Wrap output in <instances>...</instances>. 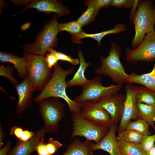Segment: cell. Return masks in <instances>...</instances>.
Returning a JSON list of instances; mask_svg holds the SVG:
<instances>
[{
  "instance_id": "1",
  "label": "cell",
  "mask_w": 155,
  "mask_h": 155,
  "mask_svg": "<svg viewBox=\"0 0 155 155\" xmlns=\"http://www.w3.org/2000/svg\"><path fill=\"white\" fill-rule=\"evenodd\" d=\"M73 71L72 67H70L65 70L57 63L54 66L53 72L50 80L40 93L33 99V101L37 102L50 97L61 98L67 104L71 113H81V104L70 98L66 92V88L68 87L65 81L66 77Z\"/></svg>"
},
{
  "instance_id": "2",
  "label": "cell",
  "mask_w": 155,
  "mask_h": 155,
  "mask_svg": "<svg viewBox=\"0 0 155 155\" xmlns=\"http://www.w3.org/2000/svg\"><path fill=\"white\" fill-rule=\"evenodd\" d=\"M131 20L135 29L131 45L136 48L143 41L146 34L155 29V7L151 1H140Z\"/></svg>"
},
{
  "instance_id": "3",
  "label": "cell",
  "mask_w": 155,
  "mask_h": 155,
  "mask_svg": "<svg viewBox=\"0 0 155 155\" xmlns=\"http://www.w3.org/2000/svg\"><path fill=\"white\" fill-rule=\"evenodd\" d=\"M46 133L55 134L59 131V122L65 117V105L58 98L50 97L36 102Z\"/></svg>"
},
{
  "instance_id": "4",
  "label": "cell",
  "mask_w": 155,
  "mask_h": 155,
  "mask_svg": "<svg viewBox=\"0 0 155 155\" xmlns=\"http://www.w3.org/2000/svg\"><path fill=\"white\" fill-rule=\"evenodd\" d=\"M121 54L120 48L115 43H113L108 56L104 58L100 56L101 65L95 69L96 73L108 76L117 84L127 83L129 74L121 62Z\"/></svg>"
},
{
  "instance_id": "5",
  "label": "cell",
  "mask_w": 155,
  "mask_h": 155,
  "mask_svg": "<svg viewBox=\"0 0 155 155\" xmlns=\"http://www.w3.org/2000/svg\"><path fill=\"white\" fill-rule=\"evenodd\" d=\"M27 61L28 76L34 90L42 91L51 78L53 73L48 67L45 57L24 52Z\"/></svg>"
},
{
  "instance_id": "6",
  "label": "cell",
  "mask_w": 155,
  "mask_h": 155,
  "mask_svg": "<svg viewBox=\"0 0 155 155\" xmlns=\"http://www.w3.org/2000/svg\"><path fill=\"white\" fill-rule=\"evenodd\" d=\"M59 24L57 16L54 15L44 26L34 42L24 44L23 50L24 52L44 56L49 49L56 46L57 35L59 32Z\"/></svg>"
},
{
  "instance_id": "7",
  "label": "cell",
  "mask_w": 155,
  "mask_h": 155,
  "mask_svg": "<svg viewBox=\"0 0 155 155\" xmlns=\"http://www.w3.org/2000/svg\"><path fill=\"white\" fill-rule=\"evenodd\" d=\"M71 119L73 128L71 140L79 136L96 143L100 141L108 131V128L96 125L86 120L81 113H72Z\"/></svg>"
},
{
  "instance_id": "8",
  "label": "cell",
  "mask_w": 155,
  "mask_h": 155,
  "mask_svg": "<svg viewBox=\"0 0 155 155\" xmlns=\"http://www.w3.org/2000/svg\"><path fill=\"white\" fill-rule=\"evenodd\" d=\"M101 77L96 76L82 86V93L73 100L80 104L86 102H96L103 97L118 93L121 89L122 84H119L103 86L101 83Z\"/></svg>"
},
{
  "instance_id": "9",
  "label": "cell",
  "mask_w": 155,
  "mask_h": 155,
  "mask_svg": "<svg viewBox=\"0 0 155 155\" xmlns=\"http://www.w3.org/2000/svg\"><path fill=\"white\" fill-rule=\"evenodd\" d=\"M126 60L133 63L155 61V29L145 35L135 49H126Z\"/></svg>"
},
{
  "instance_id": "10",
  "label": "cell",
  "mask_w": 155,
  "mask_h": 155,
  "mask_svg": "<svg viewBox=\"0 0 155 155\" xmlns=\"http://www.w3.org/2000/svg\"><path fill=\"white\" fill-rule=\"evenodd\" d=\"M81 104V114L90 122L108 128L115 124L109 114L96 102H86Z\"/></svg>"
},
{
  "instance_id": "11",
  "label": "cell",
  "mask_w": 155,
  "mask_h": 155,
  "mask_svg": "<svg viewBox=\"0 0 155 155\" xmlns=\"http://www.w3.org/2000/svg\"><path fill=\"white\" fill-rule=\"evenodd\" d=\"M137 87L128 83L125 86L126 97L123 114L117 129L118 132L124 130L126 124L131 119L139 118L135 97Z\"/></svg>"
},
{
  "instance_id": "12",
  "label": "cell",
  "mask_w": 155,
  "mask_h": 155,
  "mask_svg": "<svg viewBox=\"0 0 155 155\" xmlns=\"http://www.w3.org/2000/svg\"><path fill=\"white\" fill-rule=\"evenodd\" d=\"M126 95L117 93L103 97L96 102L109 114L115 124L120 121L123 113Z\"/></svg>"
},
{
  "instance_id": "13",
  "label": "cell",
  "mask_w": 155,
  "mask_h": 155,
  "mask_svg": "<svg viewBox=\"0 0 155 155\" xmlns=\"http://www.w3.org/2000/svg\"><path fill=\"white\" fill-rule=\"evenodd\" d=\"M23 4L26 5L22 11L28 8H35L45 13H55L58 17L68 14L69 10L59 2L55 0H24Z\"/></svg>"
},
{
  "instance_id": "14",
  "label": "cell",
  "mask_w": 155,
  "mask_h": 155,
  "mask_svg": "<svg viewBox=\"0 0 155 155\" xmlns=\"http://www.w3.org/2000/svg\"><path fill=\"white\" fill-rule=\"evenodd\" d=\"M14 86L18 96L16 112L17 114H19L31 106L32 95L34 90L28 76L25 79Z\"/></svg>"
},
{
  "instance_id": "15",
  "label": "cell",
  "mask_w": 155,
  "mask_h": 155,
  "mask_svg": "<svg viewBox=\"0 0 155 155\" xmlns=\"http://www.w3.org/2000/svg\"><path fill=\"white\" fill-rule=\"evenodd\" d=\"M117 128V124L111 126L106 135L100 141L95 144L92 143L91 150L93 152L98 150H102L108 152L110 155H120L115 135Z\"/></svg>"
},
{
  "instance_id": "16",
  "label": "cell",
  "mask_w": 155,
  "mask_h": 155,
  "mask_svg": "<svg viewBox=\"0 0 155 155\" xmlns=\"http://www.w3.org/2000/svg\"><path fill=\"white\" fill-rule=\"evenodd\" d=\"M46 133L42 128L36 130L34 136L28 141L24 142L18 140L15 146L9 152V155H30Z\"/></svg>"
},
{
  "instance_id": "17",
  "label": "cell",
  "mask_w": 155,
  "mask_h": 155,
  "mask_svg": "<svg viewBox=\"0 0 155 155\" xmlns=\"http://www.w3.org/2000/svg\"><path fill=\"white\" fill-rule=\"evenodd\" d=\"M0 61L3 63L10 62L13 64L19 77L23 80L28 75L27 61L24 57H20L11 53L4 52H0Z\"/></svg>"
},
{
  "instance_id": "18",
  "label": "cell",
  "mask_w": 155,
  "mask_h": 155,
  "mask_svg": "<svg viewBox=\"0 0 155 155\" xmlns=\"http://www.w3.org/2000/svg\"><path fill=\"white\" fill-rule=\"evenodd\" d=\"M78 55L80 65L73 78L66 82L68 87L75 86H79L82 87L90 81L86 78L85 72L87 68L90 65L91 63L86 61L80 49L78 51Z\"/></svg>"
},
{
  "instance_id": "19",
  "label": "cell",
  "mask_w": 155,
  "mask_h": 155,
  "mask_svg": "<svg viewBox=\"0 0 155 155\" xmlns=\"http://www.w3.org/2000/svg\"><path fill=\"white\" fill-rule=\"evenodd\" d=\"M92 143L87 140L82 142L80 138H75L62 155H93L90 148Z\"/></svg>"
},
{
  "instance_id": "20",
  "label": "cell",
  "mask_w": 155,
  "mask_h": 155,
  "mask_svg": "<svg viewBox=\"0 0 155 155\" xmlns=\"http://www.w3.org/2000/svg\"><path fill=\"white\" fill-rule=\"evenodd\" d=\"M126 26L123 24H119L116 25L114 28L111 29L100 32L92 34H88L83 31L73 36L72 39L75 43H80L81 39L90 38L96 41L98 45H100L102 39L105 36L111 34H118L126 30Z\"/></svg>"
},
{
  "instance_id": "21",
  "label": "cell",
  "mask_w": 155,
  "mask_h": 155,
  "mask_svg": "<svg viewBox=\"0 0 155 155\" xmlns=\"http://www.w3.org/2000/svg\"><path fill=\"white\" fill-rule=\"evenodd\" d=\"M127 83L139 84L155 91V64L149 73L138 75L133 72L129 75Z\"/></svg>"
},
{
  "instance_id": "22",
  "label": "cell",
  "mask_w": 155,
  "mask_h": 155,
  "mask_svg": "<svg viewBox=\"0 0 155 155\" xmlns=\"http://www.w3.org/2000/svg\"><path fill=\"white\" fill-rule=\"evenodd\" d=\"M120 155H146L140 144L127 142L117 137Z\"/></svg>"
},
{
  "instance_id": "23",
  "label": "cell",
  "mask_w": 155,
  "mask_h": 155,
  "mask_svg": "<svg viewBox=\"0 0 155 155\" xmlns=\"http://www.w3.org/2000/svg\"><path fill=\"white\" fill-rule=\"evenodd\" d=\"M136 106L139 118L146 121L155 130V107L137 102Z\"/></svg>"
},
{
  "instance_id": "24",
  "label": "cell",
  "mask_w": 155,
  "mask_h": 155,
  "mask_svg": "<svg viewBox=\"0 0 155 155\" xmlns=\"http://www.w3.org/2000/svg\"><path fill=\"white\" fill-rule=\"evenodd\" d=\"M137 103L155 107V91L146 87L137 86L135 95Z\"/></svg>"
},
{
  "instance_id": "25",
  "label": "cell",
  "mask_w": 155,
  "mask_h": 155,
  "mask_svg": "<svg viewBox=\"0 0 155 155\" xmlns=\"http://www.w3.org/2000/svg\"><path fill=\"white\" fill-rule=\"evenodd\" d=\"M144 135L133 129H124L119 132L118 136L124 140L131 143L140 144Z\"/></svg>"
},
{
  "instance_id": "26",
  "label": "cell",
  "mask_w": 155,
  "mask_h": 155,
  "mask_svg": "<svg viewBox=\"0 0 155 155\" xmlns=\"http://www.w3.org/2000/svg\"><path fill=\"white\" fill-rule=\"evenodd\" d=\"M148 124L144 120L139 118L134 121H130L126 124L125 129H133L141 133L144 135H150Z\"/></svg>"
},
{
  "instance_id": "27",
  "label": "cell",
  "mask_w": 155,
  "mask_h": 155,
  "mask_svg": "<svg viewBox=\"0 0 155 155\" xmlns=\"http://www.w3.org/2000/svg\"><path fill=\"white\" fill-rule=\"evenodd\" d=\"M100 9L92 6H88L86 11L78 19L77 21L82 26L87 25L94 19Z\"/></svg>"
},
{
  "instance_id": "28",
  "label": "cell",
  "mask_w": 155,
  "mask_h": 155,
  "mask_svg": "<svg viewBox=\"0 0 155 155\" xmlns=\"http://www.w3.org/2000/svg\"><path fill=\"white\" fill-rule=\"evenodd\" d=\"M82 27L77 21H73L68 23L59 24V32L66 31L74 36L82 31Z\"/></svg>"
},
{
  "instance_id": "29",
  "label": "cell",
  "mask_w": 155,
  "mask_h": 155,
  "mask_svg": "<svg viewBox=\"0 0 155 155\" xmlns=\"http://www.w3.org/2000/svg\"><path fill=\"white\" fill-rule=\"evenodd\" d=\"M15 68L10 66H0V76L4 77L7 78L14 85L19 83L18 81L13 76L12 73Z\"/></svg>"
},
{
  "instance_id": "30",
  "label": "cell",
  "mask_w": 155,
  "mask_h": 155,
  "mask_svg": "<svg viewBox=\"0 0 155 155\" xmlns=\"http://www.w3.org/2000/svg\"><path fill=\"white\" fill-rule=\"evenodd\" d=\"M48 52H52L54 53L59 60L69 62L74 65H78L80 63V61L78 59L72 58L71 56L61 52L57 51L54 50L53 48L49 49Z\"/></svg>"
},
{
  "instance_id": "31",
  "label": "cell",
  "mask_w": 155,
  "mask_h": 155,
  "mask_svg": "<svg viewBox=\"0 0 155 155\" xmlns=\"http://www.w3.org/2000/svg\"><path fill=\"white\" fill-rule=\"evenodd\" d=\"M46 147L48 152L50 155H53L63 146L59 142L55 140L51 137L49 138L48 142L46 143Z\"/></svg>"
},
{
  "instance_id": "32",
  "label": "cell",
  "mask_w": 155,
  "mask_h": 155,
  "mask_svg": "<svg viewBox=\"0 0 155 155\" xmlns=\"http://www.w3.org/2000/svg\"><path fill=\"white\" fill-rule=\"evenodd\" d=\"M155 133L152 135H144L140 143L143 150L146 152L149 150L155 144Z\"/></svg>"
},
{
  "instance_id": "33",
  "label": "cell",
  "mask_w": 155,
  "mask_h": 155,
  "mask_svg": "<svg viewBox=\"0 0 155 155\" xmlns=\"http://www.w3.org/2000/svg\"><path fill=\"white\" fill-rule=\"evenodd\" d=\"M111 0H90L85 1L87 6H92L100 9L102 8L107 7L111 6Z\"/></svg>"
},
{
  "instance_id": "34",
  "label": "cell",
  "mask_w": 155,
  "mask_h": 155,
  "mask_svg": "<svg viewBox=\"0 0 155 155\" xmlns=\"http://www.w3.org/2000/svg\"><path fill=\"white\" fill-rule=\"evenodd\" d=\"M133 0H111V6L117 8L131 7L133 5Z\"/></svg>"
},
{
  "instance_id": "35",
  "label": "cell",
  "mask_w": 155,
  "mask_h": 155,
  "mask_svg": "<svg viewBox=\"0 0 155 155\" xmlns=\"http://www.w3.org/2000/svg\"><path fill=\"white\" fill-rule=\"evenodd\" d=\"M46 62L48 67L51 69L59 61L55 55L52 52L47 53L45 57Z\"/></svg>"
},
{
  "instance_id": "36",
  "label": "cell",
  "mask_w": 155,
  "mask_h": 155,
  "mask_svg": "<svg viewBox=\"0 0 155 155\" xmlns=\"http://www.w3.org/2000/svg\"><path fill=\"white\" fill-rule=\"evenodd\" d=\"M44 137L42 138L36 146L35 150L37 153V155H50L46 147Z\"/></svg>"
},
{
  "instance_id": "37",
  "label": "cell",
  "mask_w": 155,
  "mask_h": 155,
  "mask_svg": "<svg viewBox=\"0 0 155 155\" xmlns=\"http://www.w3.org/2000/svg\"><path fill=\"white\" fill-rule=\"evenodd\" d=\"M24 130L21 127L18 126H14L10 129V134L13 135L20 140L23 133Z\"/></svg>"
},
{
  "instance_id": "38",
  "label": "cell",
  "mask_w": 155,
  "mask_h": 155,
  "mask_svg": "<svg viewBox=\"0 0 155 155\" xmlns=\"http://www.w3.org/2000/svg\"><path fill=\"white\" fill-rule=\"evenodd\" d=\"M35 132L32 131L24 130L23 134L20 140L24 142L27 141L32 138Z\"/></svg>"
},
{
  "instance_id": "39",
  "label": "cell",
  "mask_w": 155,
  "mask_h": 155,
  "mask_svg": "<svg viewBox=\"0 0 155 155\" xmlns=\"http://www.w3.org/2000/svg\"><path fill=\"white\" fill-rule=\"evenodd\" d=\"M11 145V142L9 141H8L4 146L0 148V155H9L8 152Z\"/></svg>"
},
{
  "instance_id": "40",
  "label": "cell",
  "mask_w": 155,
  "mask_h": 155,
  "mask_svg": "<svg viewBox=\"0 0 155 155\" xmlns=\"http://www.w3.org/2000/svg\"><path fill=\"white\" fill-rule=\"evenodd\" d=\"M4 133L2 127L0 124V148L2 147L4 140Z\"/></svg>"
},
{
  "instance_id": "41",
  "label": "cell",
  "mask_w": 155,
  "mask_h": 155,
  "mask_svg": "<svg viewBox=\"0 0 155 155\" xmlns=\"http://www.w3.org/2000/svg\"><path fill=\"white\" fill-rule=\"evenodd\" d=\"M146 154V155H155V144Z\"/></svg>"
},
{
  "instance_id": "42",
  "label": "cell",
  "mask_w": 155,
  "mask_h": 155,
  "mask_svg": "<svg viewBox=\"0 0 155 155\" xmlns=\"http://www.w3.org/2000/svg\"><path fill=\"white\" fill-rule=\"evenodd\" d=\"M30 25V23L29 22L25 23L22 26L21 29L22 30H25L29 28Z\"/></svg>"
}]
</instances>
